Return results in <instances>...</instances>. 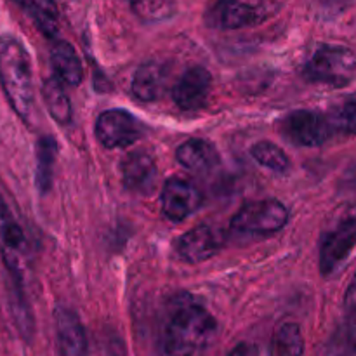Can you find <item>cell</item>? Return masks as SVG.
<instances>
[{
    "label": "cell",
    "mask_w": 356,
    "mask_h": 356,
    "mask_svg": "<svg viewBox=\"0 0 356 356\" xmlns=\"http://www.w3.org/2000/svg\"><path fill=\"white\" fill-rule=\"evenodd\" d=\"M14 2L28 10L31 19L35 21V24L40 28L45 37L58 35V9L52 0H14Z\"/></svg>",
    "instance_id": "obj_22"
},
{
    "label": "cell",
    "mask_w": 356,
    "mask_h": 356,
    "mask_svg": "<svg viewBox=\"0 0 356 356\" xmlns=\"http://www.w3.org/2000/svg\"><path fill=\"white\" fill-rule=\"evenodd\" d=\"M0 254L10 277L23 278L26 270L28 242L23 228L16 221L2 195H0Z\"/></svg>",
    "instance_id": "obj_7"
},
{
    "label": "cell",
    "mask_w": 356,
    "mask_h": 356,
    "mask_svg": "<svg viewBox=\"0 0 356 356\" xmlns=\"http://www.w3.org/2000/svg\"><path fill=\"white\" fill-rule=\"evenodd\" d=\"M0 86L14 113L26 125L35 117V87L31 59L16 35H0Z\"/></svg>",
    "instance_id": "obj_2"
},
{
    "label": "cell",
    "mask_w": 356,
    "mask_h": 356,
    "mask_svg": "<svg viewBox=\"0 0 356 356\" xmlns=\"http://www.w3.org/2000/svg\"><path fill=\"white\" fill-rule=\"evenodd\" d=\"M56 343L59 356H87V336L79 315L59 306L54 312Z\"/></svg>",
    "instance_id": "obj_14"
},
{
    "label": "cell",
    "mask_w": 356,
    "mask_h": 356,
    "mask_svg": "<svg viewBox=\"0 0 356 356\" xmlns=\"http://www.w3.org/2000/svg\"><path fill=\"white\" fill-rule=\"evenodd\" d=\"M308 82L329 87H346L356 79V52L344 45L320 44L302 65Z\"/></svg>",
    "instance_id": "obj_3"
},
{
    "label": "cell",
    "mask_w": 356,
    "mask_h": 356,
    "mask_svg": "<svg viewBox=\"0 0 356 356\" xmlns=\"http://www.w3.org/2000/svg\"><path fill=\"white\" fill-rule=\"evenodd\" d=\"M341 186L348 191H356V162L346 170V172L343 174Z\"/></svg>",
    "instance_id": "obj_29"
},
{
    "label": "cell",
    "mask_w": 356,
    "mask_h": 356,
    "mask_svg": "<svg viewBox=\"0 0 356 356\" xmlns=\"http://www.w3.org/2000/svg\"><path fill=\"white\" fill-rule=\"evenodd\" d=\"M334 129L344 134H356V92L350 94L341 101L337 108H334L332 113L329 115Z\"/></svg>",
    "instance_id": "obj_25"
},
{
    "label": "cell",
    "mask_w": 356,
    "mask_h": 356,
    "mask_svg": "<svg viewBox=\"0 0 356 356\" xmlns=\"http://www.w3.org/2000/svg\"><path fill=\"white\" fill-rule=\"evenodd\" d=\"M268 0H218L205 14L209 26L218 30H240L263 23L271 16Z\"/></svg>",
    "instance_id": "obj_5"
},
{
    "label": "cell",
    "mask_w": 356,
    "mask_h": 356,
    "mask_svg": "<svg viewBox=\"0 0 356 356\" xmlns=\"http://www.w3.org/2000/svg\"><path fill=\"white\" fill-rule=\"evenodd\" d=\"M289 211L278 200H259L245 204L232 219V228L238 233L270 235L287 225Z\"/></svg>",
    "instance_id": "obj_6"
},
{
    "label": "cell",
    "mask_w": 356,
    "mask_h": 356,
    "mask_svg": "<svg viewBox=\"0 0 356 356\" xmlns=\"http://www.w3.org/2000/svg\"><path fill=\"white\" fill-rule=\"evenodd\" d=\"M305 355V337L298 323H282L273 334L271 356H302Z\"/></svg>",
    "instance_id": "obj_21"
},
{
    "label": "cell",
    "mask_w": 356,
    "mask_h": 356,
    "mask_svg": "<svg viewBox=\"0 0 356 356\" xmlns=\"http://www.w3.org/2000/svg\"><path fill=\"white\" fill-rule=\"evenodd\" d=\"M176 159L191 172H209L219 165V153L204 139H188L176 149Z\"/></svg>",
    "instance_id": "obj_16"
},
{
    "label": "cell",
    "mask_w": 356,
    "mask_h": 356,
    "mask_svg": "<svg viewBox=\"0 0 356 356\" xmlns=\"http://www.w3.org/2000/svg\"><path fill=\"white\" fill-rule=\"evenodd\" d=\"M122 181L127 190L139 195H148L155 190L159 169L156 162L148 152H131L124 156L120 163Z\"/></svg>",
    "instance_id": "obj_13"
},
{
    "label": "cell",
    "mask_w": 356,
    "mask_h": 356,
    "mask_svg": "<svg viewBox=\"0 0 356 356\" xmlns=\"http://www.w3.org/2000/svg\"><path fill=\"white\" fill-rule=\"evenodd\" d=\"M132 13L145 23H160L176 14L177 0H125Z\"/></svg>",
    "instance_id": "obj_23"
},
{
    "label": "cell",
    "mask_w": 356,
    "mask_h": 356,
    "mask_svg": "<svg viewBox=\"0 0 356 356\" xmlns=\"http://www.w3.org/2000/svg\"><path fill=\"white\" fill-rule=\"evenodd\" d=\"M56 155H58L56 139L51 136H42L37 141V169H35V183L42 195L51 190Z\"/></svg>",
    "instance_id": "obj_19"
},
{
    "label": "cell",
    "mask_w": 356,
    "mask_h": 356,
    "mask_svg": "<svg viewBox=\"0 0 356 356\" xmlns=\"http://www.w3.org/2000/svg\"><path fill=\"white\" fill-rule=\"evenodd\" d=\"M10 309H13L14 322L17 330L24 341H31L33 336V315H31L30 305H28L26 294L23 289V278L10 277Z\"/></svg>",
    "instance_id": "obj_20"
},
{
    "label": "cell",
    "mask_w": 356,
    "mask_h": 356,
    "mask_svg": "<svg viewBox=\"0 0 356 356\" xmlns=\"http://www.w3.org/2000/svg\"><path fill=\"white\" fill-rule=\"evenodd\" d=\"M145 125L125 110H108L97 117L96 136L108 149L127 148L143 138Z\"/></svg>",
    "instance_id": "obj_9"
},
{
    "label": "cell",
    "mask_w": 356,
    "mask_h": 356,
    "mask_svg": "<svg viewBox=\"0 0 356 356\" xmlns=\"http://www.w3.org/2000/svg\"><path fill=\"white\" fill-rule=\"evenodd\" d=\"M202 193L188 181L170 177L162 190V212L170 221H184L202 207Z\"/></svg>",
    "instance_id": "obj_12"
},
{
    "label": "cell",
    "mask_w": 356,
    "mask_h": 356,
    "mask_svg": "<svg viewBox=\"0 0 356 356\" xmlns=\"http://www.w3.org/2000/svg\"><path fill=\"white\" fill-rule=\"evenodd\" d=\"M346 341L351 348H355L356 350V309L355 312H348Z\"/></svg>",
    "instance_id": "obj_27"
},
{
    "label": "cell",
    "mask_w": 356,
    "mask_h": 356,
    "mask_svg": "<svg viewBox=\"0 0 356 356\" xmlns=\"http://www.w3.org/2000/svg\"><path fill=\"white\" fill-rule=\"evenodd\" d=\"M225 245V235L214 226L202 225L184 233L176 242V252L186 263H202L214 257Z\"/></svg>",
    "instance_id": "obj_11"
},
{
    "label": "cell",
    "mask_w": 356,
    "mask_h": 356,
    "mask_svg": "<svg viewBox=\"0 0 356 356\" xmlns=\"http://www.w3.org/2000/svg\"><path fill=\"white\" fill-rule=\"evenodd\" d=\"M218 336V322L207 308L193 301L179 302L174 308L165 332V356H205Z\"/></svg>",
    "instance_id": "obj_1"
},
{
    "label": "cell",
    "mask_w": 356,
    "mask_h": 356,
    "mask_svg": "<svg viewBox=\"0 0 356 356\" xmlns=\"http://www.w3.org/2000/svg\"><path fill=\"white\" fill-rule=\"evenodd\" d=\"M351 2L353 0H316V7L323 17L330 19V17H336L344 13L351 6Z\"/></svg>",
    "instance_id": "obj_26"
},
{
    "label": "cell",
    "mask_w": 356,
    "mask_h": 356,
    "mask_svg": "<svg viewBox=\"0 0 356 356\" xmlns=\"http://www.w3.org/2000/svg\"><path fill=\"white\" fill-rule=\"evenodd\" d=\"M228 356H259V351H257V348L254 344L240 343L238 346L229 351Z\"/></svg>",
    "instance_id": "obj_30"
},
{
    "label": "cell",
    "mask_w": 356,
    "mask_h": 356,
    "mask_svg": "<svg viewBox=\"0 0 356 356\" xmlns=\"http://www.w3.org/2000/svg\"><path fill=\"white\" fill-rule=\"evenodd\" d=\"M65 83L58 79V76H49L45 79L44 86H42V96H44V103L47 106L49 115L58 122L59 125H68L72 122L73 111L70 97L65 90Z\"/></svg>",
    "instance_id": "obj_18"
},
{
    "label": "cell",
    "mask_w": 356,
    "mask_h": 356,
    "mask_svg": "<svg viewBox=\"0 0 356 356\" xmlns=\"http://www.w3.org/2000/svg\"><path fill=\"white\" fill-rule=\"evenodd\" d=\"M132 94L143 103L160 99L167 89V68L156 61H148L139 66L132 79Z\"/></svg>",
    "instance_id": "obj_15"
},
{
    "label": "cell",
    "mask_w": 356,
    "mask_h": 356,
    "mask_svg": "<svg viewBox=\"0 0 356 356\" xmlns=\"http://www.w3.org/2000/svg\"><path fill=\"white\" fill-rule=\"evenodd\" d=\"M51 65L54 75L66 86H79L82 82L83 68L75 47L65 40H56L51 47Z\"/></svg>",
    "instance_id": "obj_17"
},
{
    "label": "cell",
    "mask_w": 356,
    "mask_h": 356,
    "mask_svg": "<svg viewBox=\"0 0 356 356\" xmlns=\"http://www.w3.org/2000/svg\"><path fill=\"white\" fill-rule=\"evenodd\" d=\"M356 247V204L346 205L337 212L332 226L323 233L320 242V271L336 273Z\"/></svg>",
    "instance_id": "obj_4"
},
{
    "label": "cell",
    "mask_w": 356,
    "mask_h": 356,
    "mask_svg": "<svg viewBox=\"0 0 356 356\" xmlns=\"http://www.w3.org/2000/svg\"><path fill=\"white\" fill-rule=\"evenodd\" d=\"M212 89V75L204 66H191L179 76L172 87V101L184 111L200 110L205 106Z\"/></svg>",
    "instance_id": "obj_10"
},
{
    "label": "cell",
    "mask_w": 356,
    "mask_h": 356,
    "mask_svg": "<svg viewBox=\"0 0 356 356\" xmlns=\"http://www.w3.org/2000/svg\"><path fill=\"white\" fill-rule=\"evenodd\" d=\"M344 306H346L348 312H355L356 309V273L353 280H351L350 285H348L346 294H344Z\"/></svg>",
    "instance_id": "obj_28"
},
{
    "label": "cell",
    "mask_w": 356,
    "mask_h": 356,
    "mask_svg": "<svg viewBox=\"0 0 356 356\" xmlns=\"http://www.w3.org/2000/svg\"><path fill=\"white\" fill-rule=\"evenodd\" d=\"M285 138L298 146H322L336 132L329 115L313 110H296L282 124Z\"/></svg>",
    "instance_id": "obj_8"
},
{
    "label": "cell",
    "mask_w": 356,
    "mask_h": 356,
    "mask_svg": "<svg viewBox=\"0 0 356 356\" xmlns=\"http://www.w3.org/2000/svg\"><path fill=\"white\" fill-rule=\"evenodd\" d=\"M250 155L259 165L273 170V172H285L291 165V160L285 155L282 148H278L275 143L259 141L250 148Z\"/></svg>",
    "instance_id": "obj_24"
}]
</instances>
